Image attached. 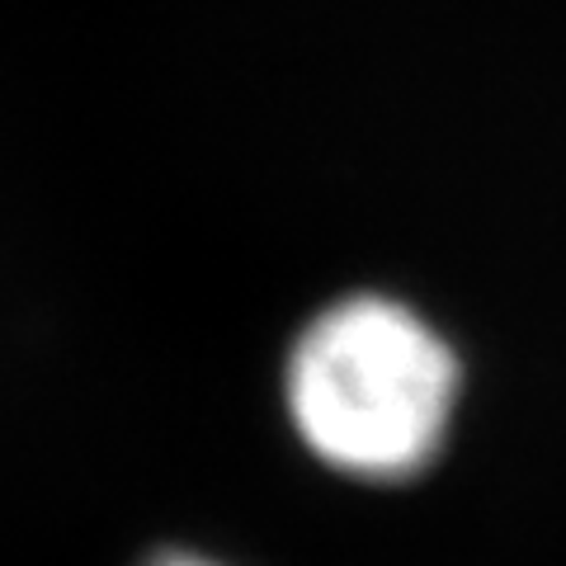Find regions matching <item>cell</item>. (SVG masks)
<instances>
[{
	"instance_id": "obj_2",
	"label": "cell",
	"mask_w": 566,
	"mask_h": 566,
	"mask_svg": "<svg viewBox=\"0 0 566 566\" xmlns=\"http://www.w3.org/2000/svg\"><path fill=\"white\" fill-rule=\"evenodd\" d=\"M156 566H218V562H203V557H166V562H156Z\"/></svg>"
},
{
	"instance_id": "obj_1",
	"label": "cell",
	"mask_w": 566,
	"mask_h": 566,
	"mask_svg": "<svg viewBox=\"0 0 566 566\" xmlns=\"http://www.w3.org/2000/svg\"><path fill=\"white\" fill-rule=\"evenodd\" d=\"M458 359L420 312L345 297L297 335L283 397L297 439L359 482H406L434 463L458 411Z\"/></svg>"
}]
</instances>
